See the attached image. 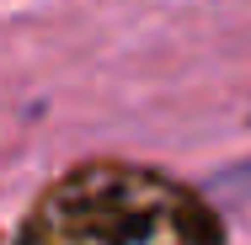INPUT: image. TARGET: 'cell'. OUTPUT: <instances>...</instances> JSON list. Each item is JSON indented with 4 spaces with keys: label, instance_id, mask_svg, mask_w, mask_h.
Wrapping results in <instances>:
<instances>
[{
    "label": "cell",
    "instance_id": "cell-1",
    "mask_svg": "<svg viewBox=\"0 0 251 245\" xmlns=\"http://www.w3.org/2000/svg\"><path fill=\"white\" fill-rule=\"evenodd\" d=\"M16 245H225V224L208 197L160 171L91 160L32 202Z\"/></svg>",
    "mask_w": 251,
    "mask_h": 245
}]
</instances>
